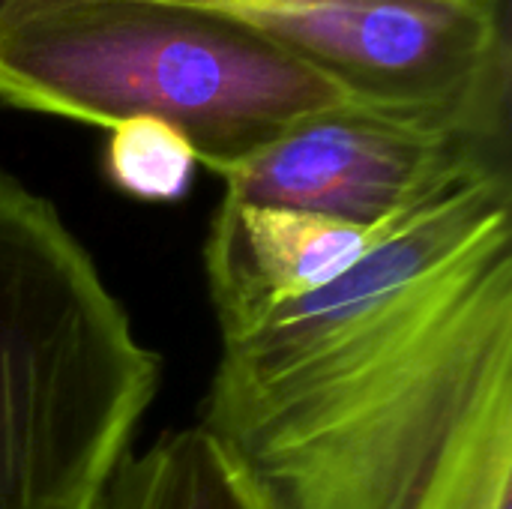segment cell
I'll list each match as a JSON object with an SVG mask.
<instances>
[{
  "label": "cell",
  "instance_id": "6da1fadb",
  "mask_svg": "<svg viewBox=\"0 0 512 509\" xmlns=\"http://www.w3.org/2000/svg\"><path fill=\"white\" fill-rule=\"evenodd\" d=\"M159 381L87 246L0 168V509H99Z\"/></svg>",
  "mask_w": 512,
  "mask_h": 509
},
{
  "label": "cell",
  "instance_id": "7a4b0ae2",
  "mask_svg": "<svg viewBox=\"0 0 512 509\" xmlns=\"http://www.w3.org/2000/svg\"><path fill=\"white\" fill-rule=\"evenodd\" d=\"M0 102L105 129L153 117L213 171L348 96L204 6L24 0L0 9Z\"/></svg>",
  "mask_w": 512,
  "mask_h": 509
},
{
  "label": "cell",
  "instance_id": "5b68a950",
  "mask_svg": "<svg viewBox=\"0 0 512 509\" xmlns=\"http://www.w3.org/2000/svg\"><path fill=\"white\" fill-rule=\"evenodd\" d=\"M213 174L237 204L384 228L468 183L512 174V144L342 102Z\"/></svg>",
  "mask_w": 512,
  "mask_h": 509
},
{
  "label": "cell",
  "instance_id": "3957f363",
  "mask_svg": "<svg viewBox=\"0 0 512 509\" xmlns=\"http://www.w3.org/2000/svg\"><path fill=\"white\" fill-rule=\"evenodd\" d=\"M512 174L399 219L339 279L219 333L201 429L243 465L294 444L345 393L420 345L512 249Z\"/></svg>",
  "mask_w": 512,
  "mask_h": 509
},
{
  "label": "cell",
  "instance_id": "ba28073f",
  "mask_svg": "<svg viewBox=\"0 0 512 509\" xmlns=\"http://www.w3.org/2000/svg\"><path fill=\"white\" fill-rule=\"evenodd\" d=\"M108 132L102 168L117 192L150 204H171L189 195L198 156L174 126L153 117H132Z\"/></svg>",
  "mask_w": 512,
  "mask_h": 509
},
{
  "label": "cell",
  "instance_id": "52a82bcc",
  "mask_svg": "<svg viewBox=\"0 0 512 509\" xmlns=\"http://www.w3.org/2000/svg\"><path fill=\"white\" fill-rule=\"evenodd\" d=\"M99 509H270L249 468L207 429L165 432L126 456Z\"/></svg>",
  "mask_w": 512,
  "mask_h": 509
},
{
  "label": "cell",
  "instance_id": "8992f818",
  "mask_svg": "<svg viewBox=\"0 0 512 509\" xmlns=\"http://www.w3.org/2000/svg\"><path fill=\"white\" fill-rule=\"evenodd\" d=\"M387 228L222 198L204 237V276L219 333L246 327L270 309L330 285Z\"/></svg>",
  "mask_w": 512,
  "mask_h": 509
},
{
  "label": "cell",
  "instance_id": "277c9868",
  "mask_svg": "<svg viewBox=\"0 0 512 509\" xmlns=\"http://www.w3.org/2000/svg\"><path fill=\"white\" fill-rule=\"evenodd\" d=\"M246 468L270 509H512V249L420 345Z\"/></svg>",
  "mask_w": 512,
  "mask_h": 509
}]
</instances>
